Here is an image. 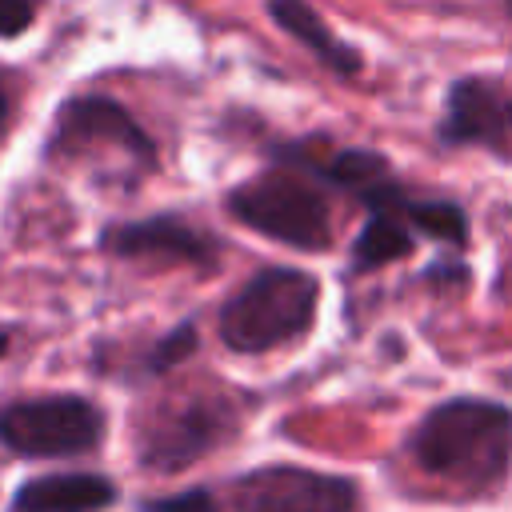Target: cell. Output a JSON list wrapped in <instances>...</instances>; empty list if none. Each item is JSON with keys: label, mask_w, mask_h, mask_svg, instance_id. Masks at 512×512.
<instances>
[{"label": "cell", "mask_w": 512, "mask_h": 512, "mask_svg": "<svg viewBox=\"0 0 512 512\" xmlns=\"http://www.w3.org/2000/svg\"><path fill=\"white\" fill-rule=\"evenodd\" d=\"M404 452L436 488L456 500H484L512 468V412L496 400L452 396L420 416Z\"/></svg>", "instance_id": "obj_1"}, {"label": "cell", "mask_w": 512, "mask_h": 512, "mask_svg": "<svg viewBox=\"0 0 512 512\" xmlns=\"http://www.w3.org/2000/svg\"><path fill=\"white\" fill-rule=\"evenodd\" d=\"M320 312V280L296 264H264L216 308V336L236 356H268L304 340Z\"/></svg>", "instance_id": "obj_2"}, {"label": "cell", "mask_w": 512, "mask_h": 512, "mask_svg": "<svg viewBox=\"0 0 512 512\" xmlns=\"http://www.w3.org/2000/svg\"><path fill=\"white\" fill-rule=\"evenodd\" d=\"M220 204L240 228L272 244H284L296 252H324L332 244L328 184L296 164L272 160L268 168L236 180L220 196Z\"/></svg>", "instance_id": "obj_3"}, {"label": "cell", "mask_w": 512, "mask_h": 512, "mask_svg": "<svg viewBox=\"0 0 512 512\" xmlns=\"http://www.w3.org/2000/svg\"><path fill=\"white\" fill-rule=\"evenodd\" d=\"M244 420L240 400L228 388H188L160 396L136 416L132 428V452L140 472L176 476L224 444L236 440Z\"/></svg>", "instance_id": "obj_4"}, {"label": "cell", "mask_w": 512, "mask_h": 512, "mask_svg": "<svg viewBox=\"0 0 512 512\" xmlns=\"http://www.w3.org/2000/svg\"><path fill=\"white\" fill-rule=\"evenodd\" d=\"M120 156L132 184L160 168V144L128 104L108 92H76L56 104L44 136V160H100Z\"/></svg>", "instance_id": "obj_5"}, {"label": "cell", "mask_w": 512, "mask_h": 512, "mask_svg": "<svg viewBox=\"0 0 512 512\" xmlns=\"http://www.w3.org/2000/svg\"><path fill=\"white\" fill-rule=\"evenodd\" d=\"M108 412L84 392H36L0 404V448L16 460H80L104 448Z\"/></svg>", "instance_id": "obj_6"}, {"label": "cell", "mask_w": 512, "mask_h": 512, "mask_svg": "<svg viewBox=\"0 0 512 512\" xmlns=\"http://www.w3.org/2000/svg\"><path fill=\"white\" fill-rule=\"evenodd\" d=\"M224 512H360V484L308 464H256L220 484Z\"/></svg>", "instance_id": "obj_7"}, {"label": "cell", "mask_w": 512, "mask_h": 512, "mask_svg": "<svg viewBox=\"0 0 512 512\" xmlns=\"http://www.w3.org/2000/svg\"><path fill=\"white\" fill-rule=\"evenodd\" d=\"M96 248L124 264H164V268H200V272H212L220 264V236H212L184 212L108 220L96 232Z\"/></svg>", "instance_id": "obj_8"}, {"label": "cell", "mask_w": 512, "mask_h": 512, "mask_svg": "<svg viewBox=\"0 0 512 512\" xmlns=\"http://www.w3.org/2000/svg\"><path fill=\"white\" fill-rule=\"evenodd\" d=\"M440 140L456 148H488L512 160V92L480 76L456 80L444 100Z\"/></svg>", "instance_id": "obj_9"}, {"label": "cell", "mask_w": 512, "mask_h": 512, "mask_svg": "<svg viewBox=\"0 0 512 512\" xmlns=\"http://www.w3.org/2000/svg\"><path fill=\"white\" fill-rule=\"evenodd\" d=\"M120 504V484L92 468H60L28 476L12 488L8 512H108Z\"/></svg>", "instance_id": "obj_10"}, {"label": "cell", "mask_w": 512, "mask_h": 512, "mask_svg": "<svg viewBox=\"0 0 512 512\" xmlns=\"http://www.w3.org/2000/svg\"><path fill=\"white\" fill-rule=\"evenodd\" d=\"M264 12H268V20L288 36V40H296L316 64H324L328 72H336V76H356L360 68H364V56L348 44V40H340L336 32H332V24L308 4V0H264Z\"/></svg>", "instance_id": "obj_11"}, {"label": "cell", "mask_w": 512, "mask_h": 512, "mask_svg": "<svg viewBox=\"0 0 512 512\" xmlns=\"http://www.w3.org/2000/svg\"><path fill=\"white\" fill-rule=\"evenodd\" d=\"M196 348H200V324H196V316H184L172 328H164L160 336H152L148 344H140L132 356L124 352V364H112L104 376H116L124 384L144 388L152 380H164L180 364H188L196 356Z\"/></svg>", "instance_id": "obj_12"}, {"label": "cell", "mask_w": 512, "mask_h": 512, "mask_svg": "<svg viewBox=\"0 0 512 512\" xmlns=\"http://www.w3.org/2000/svg\"><path fill=\"white\" fill-rule=\"evenodd\" d=\"M220 488L212 484H192L168 496H144L136 500V512H224V500L216 496Z\"/></svg>", "instance_id": "obj_13"}, {"label": "cell", "mask_w": 512, "mask_h": 512, "mask_svg": "<svg viewBox=\"0 0 512 512\" xmlns=\"http://www.w3.org/2000/svg\"><path fill=\"white\" fill-rule=\"evenodd\" d=\"M40 16V0H0V40H20Z\"/></svg>", "instance_id": "obj_14"}, {"label": "cell", "mask_w": 512, "mask_h": 512, "mask_svg": "<svg viewBox=\"0 0 512 512\" xmlns=\"http://www.w3.org/2000/svg\"><path fill=\"white\" fill-rule=\"evenodd\" d=\"M12 112H16V92L8 84V76L0 72V140L8 136V124H12Z\"/></svg>", "instance_id": "obj_15"}, {"label": "cell", "mask_w": 512, "mask_h": 512, "mask_svg": "<svg viewBox=\"0 0 512 512\" xmlns=\"http://www.w3.org/2000/svg\"><path fill=\"white\" fill-rule=\"evenodd\" d=\"M12 336H16V332H12V324H4V320H0V360L12 352Z\"/></svg>", "instance_id": "obj_16"}, {"label": "cell", "mask_w": 512, "mask_h": 512, "mask_svg": "<svg viewBox=\"0 0 512 512\" xmlns=\"http://www.w3.org/2000/svg\"><path fill=\"white\" fill-rule=\"evenodd\" d=\"M504 4H508V12H512V0H504Z\"/></svg>", "instance_id": "obj_17"}]
</instances>
